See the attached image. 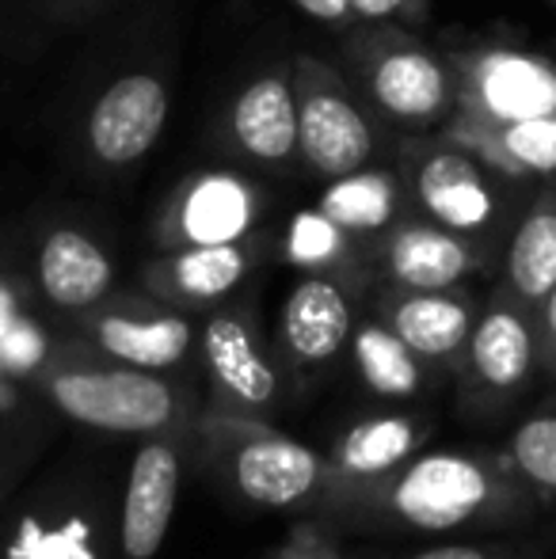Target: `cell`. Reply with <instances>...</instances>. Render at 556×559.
<instances>
[{
	"label": "cell",
	"instance_id": "obj_26",
	"mask_svg": "<svg viewBox=\"0 0 556 559\" xmlns=\"http://www.w3.org/2000/svg\"><path fill=\"white\" fill-rule=\"evenodd\" d=\"M351 361H355L363 384L381 400H412L427 384V361L404 343L389 324L374 320H355L351 332Z\"/></svg>",
	"mask_w": 556,
	"mask_h": 559
},
{
	"label": "cell",
	"instance_id": "obj_6",
	"mask_svg": "<svg viewBox=\"0 0 556 559\" xmlns=\"http://www.w3.org/2000/svg\"><path fill=\"white\" fill-rule=\"evenodd\" d=\"M401 176L409 183L416 214L450 233L469 236L492 255L504 251L507 233L522 214L514 210L519 179L504 176L484 156L446 133L438 138L409 133V141L401 145Z\"/></svg>",
	"mask_w": 556,
	"mask_h": 559
},
{
	"label": "cell",
	"instance_id": "obj_28",
	"mask_svg": "<svg viewBox=\"0 0 556 559\" xmlns=\"http://www.w3.org/2000/svg\"><path fill=\"white\" fill-rule=\"evenodd\" d=\"M46 442H50V427L35 412L0 415V510L27 484Z\"/></svg>",
	"mask_w": 556,
	"mask_h": 559
},
{
	"label": "cell",
	"instance_id": "obj_27",
	"mask_svg": "<svg viewBox=\"0 0 556 559\" xmlns=\"http://www.w3.org/2000/svg\"><path fill=\"white\" fill-rule=\"evenodd\" d=\"M504 456L522 476L530 495L542 502H556V400L530 412L507 438Z\"/></svg>",
	"mask_w": 556,
	"mask_h": 559
},
{
	"label": "cell",
	"instance_id": "obj_15",
	"mask_svg": "<svg viewBox=\"0 0 556 559\" xmlns=\"http://www.w3.org/2000/svg\"><path fill=\"white\" fill-rule=\"evenodd\" d=\"M355 332V286L328 274H305L279 309L275 350L289 377L332 366Z\"/></svg>",
	"mask_w": 556,
	"mask_h": 559
},
{
	"label": "cell",
	"instance_id": "obj_20",
	"mask_svg": "<svg viewBox=\"0 0 556 559\" xmlns=\"http://www.w3.org/2000/svg\"><path fill=\"white\" fill-rule=\"evenodd\" d=\"M427 438H430V423L416 412H374L366 419L351 423L347 430L335 435L332 449L324 453L335 472V491L328 499V507L340 495L363 491V487L389 479L412 456L423 453Z\"/></svg>",
	"mask_w": 556,
	"mask_h": 559
},
{
	"label": "cell",
	"instance_id": "obj_3",
	"mask_svg": "<svg viewBox=\"0 0 556 559\" xmlns=\"http://www.w3.org/2000/svg\"><path fill=\"white\" fill-rule=\"evenodd\" d=\"M119 502L104 468L69 464L38 476L0 510V559H115Z\"/></svg>",
	"mask_w": 556,
	"mask_h": 559
},
{
	"label": "cell",
	"instance_id": "obj_19",
	"mask_svg": "<svg viewBox=\"0 0 556 559\" xmlns=\"http://www.w3.org/2000/svg\"><path fill=\"white\" fill-rule=\"evenodd\" d=\"M476 297L461 286L450 289H401L386 286L378 297V320L389 324L430 369L458 373L476 320Z\"/></svg>",
	"mask_w": 556,
	"mask_h": 559
},
{
	"label": "cell",
	"instance_id": "obj_36",
	"mask_svg": "<svg viewBox=\"0 0 556 559\" xmlns=\"http://www.w3.org/2000/svg\"><path fill=\"white\" fill-rule=\"evenodd\" d=\"M545 4H553V8H556V0H545Z\"/></svg>",
	"mask_w": 556,
	"mask_h": 559
},
{
	"label": "cell",
	"instance_id": "obj_8",
	"mask_svg": "<svg viewBox=\"0 0 556 559\" xmlns=\"http://www.w3.org/2000/svg\"><path fill=\"white\" fill-rule=\"evenodd\" d=\"M297 153L320 179H335L374 164L381 148V118L366 107L355 84L320 58H294Z\"/></svg>",
	"mask_w": 556,
	"mask_h": 559
},
{
	"label": "cell",
	"instance_id": "obj_10",
	"mask_svg": "<svg viewBox=\"0 0 556 559\" xmlns=\"http://www.w3.org/2000/svg\"><path fill=\"white\" fill-rule=\"evenodd\" d=\"M69 335L96 354L134 369L176 373L199 350V328L191 312L153 294H107L99 305L69 317Z\"/></svg>",
	"mask_w": 556,
	"mask_h": 559
},
{
	"label": "cell",
	"instance_id": "obj_16",
	"mask_svg": "<svg viewBox=\"0 0 556 559\" xmlns=\"http://www.w3.org/2000/svg\"><path fill=\"white\" fill-rule=\"evenodd\" d=\"M492 251L473 243L469 236L427 222L423 214H404L374 243V263H378L386 286L401 289H450L473 278L476 271L492 263Z\"/></svg>",
	"mask_w": 556,
	"mask_h": 559
},
{
	"label": "cell",
	"instance_id": "obj_4",
	"mask_svg": "<svg viewBox=\"0 0 556 559\" xmlns=\"http://www.w3.org/2000/svg\"><path fill=\"white\" fill-rule=\"evenodd\" d=\"M210 468L240 502L260 510H324L335 472L324 453L282 435L275 423L225 419L202 412L191 435Z\"/></svg>",
	"mask_w": 556,
	"mask_h": 559
},
{
	"label": "cell",
	"instance_id": "obj_12",
	"mask_svg": "<svg viewBox=\"0 0 556 559\" xmlns=\"http://www.w3.org/2000/svg\"><path fill=\"white\" fill-rule=\"evenodd\" d=\"M263 217V191L240 171L210 168L194 171L171 191L156 217V243L168 248H199V243H233L256 233Z\"/></svg>",
	"mask_w": 556,
	"mask_h": 559
},
{
	"label": "cell",
	"instance_id": "obj_32",
	"mask_svg": "<svg viewBox=\"0 0 556 559\" xmlns=\"http://www.w3.org/2000/svg\"><path fill=\"white\" fill-rule=\"evenodd\" d=\"M294 4L301 8L305 15H312V20L328 23V27H351V23H355L351 0H294Z\"/></svg>",
	"mask_w": 556,
	"mask_h": 559
},
{
	"label": "cell",
	"instance_id": "obj_17",
	"mask_svg": "<svg viewBox=\"0 0 556 559\" xmlns=\"http://www.w3.org/2000/svg\"><path fill=\"white\" fill-rule=\"evenodd\" d=\"M164 122H168V84L156 73H127L107 84L92 104L84 145L99 168H127L161 141Z\"/></svg>",
	"mask_w": 556,
	"mask_h": 559
},
{
	"label": "cell",
	"instance_id": "obj_2",
	"mask_svg": "<svg viewBox=\"0 0 556 559\" xmlns=\"http://www.w3.org/2000/svg\"><path fill=\"white\" fill-rule=\"evenodd\" d=\"M31 389L61 419L99 435H191L202 415L187 381L111 361L73 335L61 338L58 358L35 377Z\"/></svg>",
	"mask_w": 556,
	"mask_h": 559
},
{
	"label": "cell",
	"instance_id": "obj_18",
	"mask_svg": "<svg viewBox=\"0 0 556 559\" xmlns=\"http://www.w3.org/2000/svg\"><path fill=\"white\" fill-rule=\"evenodd\" d=\"M225 141L240 160L260 168H294L297 153V104L294 66H275L252 76L225 107Z\"/></svg>",
	"mask_w": 556,
	"mask_h": 559
},
{
	"label": "cell",
	"instance_id": "obj_24",
	"mask_svg": "<svg viewBox=\"0 0 556 559\" xmlns=\"http://www.w3.org/2000/svg\"><path fill=\"white\" fill-rule=\"evenodd\" d=\"M446 138L469 145L476 156L499 168L504 176L519 179H556V115L519 118V122L476 126V122H450L442 126Z\"/></svg>",
	"mask_w": 556,
	"mask_h": 559
},
{
	"label": "cell",
	"instance_id": "obj_22",
	"mask_svg": "<svg viewBox=\"0 0 556 559\" xmlns=\"http://www.w3.org/2000/svg\"><path fill=\"white\" fill-rule=\"evenodd\" d=\"M499 286L537 309L556 286V179H542L504 243Z\"/></svg>",
	"mask_w": 556,
	"mask_h": 559
},
{
	"label": "cell",
	"instance_id": "obj_14",
	"mask_svg": "<svg viewBox=\"0 0 556 559\" xmlns=\"http://www.w3.org/2000/svg\"><path fill=\"white\" fill-rule=\"evenodd\" d=\"M268 236L252 233L233 243H199V248H168L141 266V289L184 312L217 309L256 266L268 259Z\"/></svg>",
	"mask_w": 556,
	"mask_h": 559
},
{
	"label": "cell",
	"instance_id": "obj_33",
	"mask_svg": "<svg viewBox=\"0 0 556 559\" xmlns=\"http://www.w3.org/2000/svg\"><path fill=\"white\" fill-rule=\"evenodd\" d=\"M119 4V0H38L50 20H81V15H92V12H104V8Z\"/></svg>",
	"mask_w": 556,
	"mask_h": 559
},
{
	"label": "cell",
	"instance_id": "obj_30",
	"mask_svg": "<svg viewBox=\"0 0 556 559\" xmlns=\"http://www.w3.org/2000/svg\"><path fill=\"white\" fill-rule=\"evenodd\" d=\"M534 324H537V358H542V373H549L556 381V286L534 309Z\"/></svg>",
	"mask_w": 556,
	"mask_h": 559
},
{
	"label": "cell",
	"instance_id": "obj_23",
	"mask_svg": "<svg viewBox=\"0 0 556 559\" xmlns=\"http://www.w3.org/2000/svg\"><path fill=\"white\" fill-rule=\"evenodd\" d=\"M317 206L324 210L332 222H340L358 240L378 243L404 214H412V194L401 171L378 168V164H363L355 171L328 179L320 191Z\"/></svg>",
	"mask_w": 556,
	"mask_h": 559
},
{
	"label": "cell",
	"instance_id": "obj_5",
	"mask_svg": "<svg viewBox=\"0 0 556 559\" xmlns=\"http://www.w3.org/2000/svg\"><path fill=\"white\" fill-rule=\"evenodd\" d=\"M343 66L381 126L435 133L458 111V76L450 58L409 35L404 23H366L351 31Z\"/></svg>",
	"mask_w": 556,
	"mask_h": 559
},
{
	"label": "cell",
	"instance_id": "obj_29",
	"mask_svg": "<svg viewBox=\"0 0 556 559\" xmlns=\"http://www.w3.org/2000/svg\"><path fill=\"white\" fill-rule=\"evenodd\" d=\"M430 0H351L355 20L366 23H423Z\"/></svg>",
	"mask_w": 556,
	"mask_h": 559
},
{
	"label": "cell",
	"instance_id": "obj_34",
	"mask_svg": "<svg viewBox=\"0 0 556 559\" xmlns=\"http://www.w3.org/2000/svg\"><path fill=\"white\" fill-rule=\"evenodd\" d=\"M27 389L31 384L15 381V377L0 366V415H27L31 407H27V396H23Z\"/></svg>",
	"mask_w": 556,
	"mask_h": 559
},
{
	"label": "cell",
	"instance_id": "obj_35",
	"mask_svg": "<svg viewBox=\"0 0 556 559\" xmlns=\"http://www.w3.org/2000/svg\"><path fill=\"white\" fill-rule=\"evenodd\" d=\"M409 559H504L499 552H488L481 545H438V548H427V552H416Z\"/></svg>",
	"mask_w": 556,
	"mask_h": 559
},
{
	"label": "cell",
	"instance_id": "obj_7",
	"mask_svg": "<svg viewBox=\"0 0 556 559\" xmlns=\"http://www.w3.org/2000/svg\"><path fill=\"white\" fill-rule=\"evenodd\" d=\"M199 358L210 392V404L202 412L225 415V419L275 423V412L286 400L289 373L245 305L214 309L202 320Z\"/></svg>",
	"mask_w": 556,
	"mask_h": 559
},
{
	"label": "cell",
	"instance_id": "obj_13",
	"mask_svg": "<svg viewBox=\"0 0 556 559\" xmlns=\"http://www.w3.org/2000/svg\"><path fill=\"white\" fill-rule=\"evenodd\" d=\"M184 438L149 435L130 456L119 499V552L115 559H156L168 537L184 484Z\"/></svg>",
	"mask_w": 556,
	"mask_h": 559
},
{
	"label": "cell",
	"instance_id": "obj_1",
	"mask_svg": "<svg viewBox=\"0 0 556 559\" xmlns=\"http://www.w3.org/2000/svg\"><path fill=\"white\" fill-rule=\"evenodd\" d=\"M530 487L504 453L435 449L416 453L389 479L340 495L324 514L401 533L496 530L530 514Z\"/></svg>",
	"mask_w": 556,
	"mask_h": 559
},
{
	"label": "cell",
	"instance_id": "obj_31",
	"mask_svg": "<svg viewBox=\"0 0 556 559\" xmlns=\"http://www.w3.org/2000/svg\"><path fill=\"white\" fill-rule=\"evenodd\" d=\"M31 312V294L15 274H0V335Z\"/></svg>",
	"mask_w": 556,
	"mask_h": 559
},
{
	"label": "cell",
	"instance_id": "obj_25",
	"mask_svg": "<svg viewBox=\"0 0 556 559\" xmlns=\"http://www.w3.org/2000/svg\"><path fill=\"white\" fill-rule=\"evenodd\" d=\"M279 251L297 271L328 274V278H340L355 289L370 278L374 266V243L358 240L355 233H347L340 222H332L320 206L297 210L289 217L286 228H282Z\"/></svg>",
	"mask_w": 556,
	"mask_h": 559
},
{
	"label": "cell",
	"instance_id": "obj_21",
	"mask_svg": "<svg viewBox=\"0 0 556 559\" xmlns=\"http://www.w3.org/2000/svg\"><path fill=\"white\" fill-rule=\"evenodd\" d=\"M35 286L50 309L76 317L115 294V263L92 233L76 225H54L38 240Z\"/></svg>",
	"mask_w": 556,
	"mask_h": 559
},
{
	"label": "cell",
	"instance_id": "obj_11",
	"mask_svg": "<svg viewBox=\"0 0 556 559\" xmlns=\"http://www.w3.org/2000/svg\"><path fill=\"white\" fill-rule=\"evenodd\" d=\"M446 58L458 76V122L499 126L556 115V58L549 53L484 43Z\"/></svg>",
	"mask_w": 556,
	"mask_h": 559
},
{
	"label": "cell",
	"instance_id": "obj_9",
	"mask_svg": "<svg viewBox=\"0 0 556 559\" xmlns=\"http://www.w3.org/2000/svg\"><path fill=\"white\" fill-rule=\"evenodd\" d=\"M542 369L534 309L504 286L476 309L461 358V407L476 419H499Z\"/></svg>",
	"mask_w": 556,
	"mask_h": 559
}]
</instances>
